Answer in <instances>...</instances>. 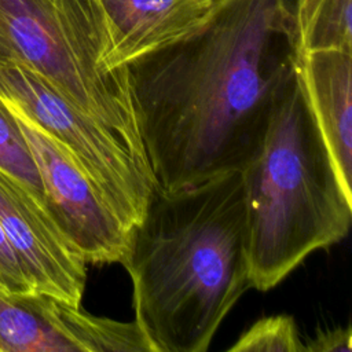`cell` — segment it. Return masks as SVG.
<instances>
[{
    "mask_svg": "<svg viewBox=\"0 0 352 352\" xmlns=\"http://www.w3.org/2000/svg\"><path fill=\"white\" fill-rule=\"evenodd\" d=\"M104 15L109 47L106 65L125 67L194 32L214 0H98Z\"/></svg>",
    "mask_w": 352,
    "mask_h": 352,
    "instance_id": "cell-10",
    "label": "cell"
},
{
    "mask_svg": "<svg viewBox=\"0 0 352 352\" xmlns=\"http://www.w3.org/2000/svg\"><path fill=\"white\" fill-rule=\"evenodd\" d=\"M228 352H305L292 315H270L254 322L227 348Z\"/></svg>",
    "mask_w": 352,
    "mask_h": 352,
    "instance_id": "cell-13",
    "label": "cell"
},
{
    "mask_svg": "<svg viewBox=\"0 0 352 352\" xmlns=\"http://www.w3.org/2000/svg\"><path fill=\"white\" fill-rule=\"evenodd\" d=\"M287 28L297 51H352V0H292Z\"/></svg>",
    "mask_w": 352,
    "mask_h": 352,
    "instance_id": "cell-11",
    "label": "cell"
},
{
    "mask_svg": "<svg viewBox=\"0 0 352 352\" xmlns=\"http://www.w3.org/2000/svg\"><path fill=\"white\" fill-rule=\"evenodd\" d=\"M0 292L22 294L34 292L0 223Z\"/></svg>",
    "mask_w": 352,
    "mask_h": 352,
    "instance_id": "cell-14",
    "label": "cell"
},
{
    "mask_svg": "<svg viewBox=\"0 0 352 352\" xmlns=\"http://www.w3.org/2000/svg\"><path fill=\"white\" fill-rule=\"evenodd\" d=\"M0 352H153V346L135 319L96 316L38 292H0Z\"/></svg>",
    "mask_w": 352,
    "mask_h": 352,
    "instance_id": "cell-7",
    "label": "cell"
},
{
    "mask_svg": "<svg viewBox=\"0 0 352 352\" xmlns=\"http://www.w3.org/2000/svg\"><path fill=\"white\" fill-rule=\"evenodd\" d=\"M0 169L22 183L45 206L44 187L26 138L8 103L0 96Z\"/></svg>",
    "mask_w": 352,
    "mask_h": 352,
    "instance_id": "cell-12",
    "label": "cell"
},
{
    "mask_svg": "<svg viewBox=\"0 0 352 352\" xmlns=\"http://www.w3.org/2000/svg\"><path fill=\"white\" fill-rule=\"evenodd\" d=\"M0 96L62 143L133 228L157 188L146 153L69 102L34 70L0 58Z\"/></svg>",
    "mask_w": 352,
    "mask_h": 352,
    "instance_id": "cell-5",
    "label": "cell"
},
{
    "mask_svg": "<svg viewBox=\"0 0 352 352\" xmlns=\"http://www.w3.org/2000/svg\"><path fill=\"white\" fill-rule=\"evenodd\" d=\"M8 106L32 150L44 187L45 208L55 223L87 263H121L132 228L62 143L16 107Z\"/></svg>",
    "mask_w": 352,
    "mask_h": 352,
    "instance_id": "cell-6",
    "label": "cell"
},
{
    "mask_svg": "<svg viewBox=\"0 0 352 352\" xmlns=\"http://www.w3.org/2000/svg\"><path fill=\"white\" fill-rule=\"evenodd\" d=\"M296 76L334 170L352 195V51L300 52Z\"/></svg>",
    "mask_w": 352,
    "mask_h": 352,
    "instance_id": "cell-9",
    "label": "cell"
},
{
    "mask_svg": "<svg viewBox=\"0 0 352 352\" xmlns=\"http://www.w3.org/2000/svg\"><path fill=\"white\" fill-rule=\"evenodd\" d=\"M241 172L252 287L274 289L309 254L346 236L352 195L334 170L297 76Z\"/></svg>",
    "mask_w": 352,
    "mask_h": 352,
    "instance_id": "cell-3",
    "label": "cell"
},
{
    "mask_svg": "<svg viewBox=\"0 0 352 352\" xmlns=\"http://www.w3.org/2000/svg\"><path fill=\"white\" fill-rule=\"evenodd\" d=\"M280 3H282V6H283V8H285V11H287V7L290 6V3H292V0H280Z\"/></svg>",
    "mask_w": 352,
    "mask_h": 352,
    "instance_id": "cell-16",
    "label": "cell"
},
{
    "mask_svg": "<svg viewBox=\"0 0 352 352\" xmlns=\"http://www.w3.org/2000/svg\"><path fill=\"white\" fill-rule=\"evenodd\" d=\"M120 264L153 352H205L252 287L242 172L157 187Z\"/></svg>",
    "mask_w": 352,
    "mask_h": 352,
    "instance_id": "cell-2",
    "label": "cell"
},
{
    "mask_svg": "<svg viewBox=\"0 0 352 352\" xmlns=\"http://www.w3.org/2000/svg\"><path fill=\"white\" fill-rule=\"evenodd\" d=\"M351 326L320 330L305 344V352H351Z\"/></svg>",
    "mask_w": 352,
    "mask_h": 352,
    "instance_id": "cell-15",
    "label": "cell"
},
{
    "mask_svg": "<svg viewBox=\"0 0 352 352\" xmlns=\"http://www.w3.org/2000/svg\"><path fill=\"white\" fill-rule=\"evenodd\" d=\"M286 15L280 0H214L194 32L126 65L157 187L197 184L253 160L296 81Z\"/></svg>",
    "mask_w": 352,
    "mask_h": 352,
    "instance_id": "cell-1",
    "label": "cell"
},
{
    "mask_svg": "<svg viewBox=\"0 0 352 352\" xmlns=\"http://www.w3.org/2000/svg\"><path fill=\"white\" fill-rule=\"evenodd\" d=\"M0 223L34 292L81 305L88 263L44 204L1 169Z\"/></svg>",
    "mask_w": 352,
    "mask_h": 352,
    "instance_id": "cell-8",
    "label": "cell"
},
{
    "mask_svg": "<svg viewBox=\"0 0 352 352\" xmlns=\"http://www.w3.org/2000/svg\"><path fill=\"white\" fill-rule=\"evenodd\" d=\"M107 47L98 0H0V58L34 70L77 109L143 148L128 69L106 65Z\"/></svg>",
    "mask_w": 352,
    "mask_h": 352,
    "instance_id": "cell-4",
    "label": "cell"
}]
</instances>
